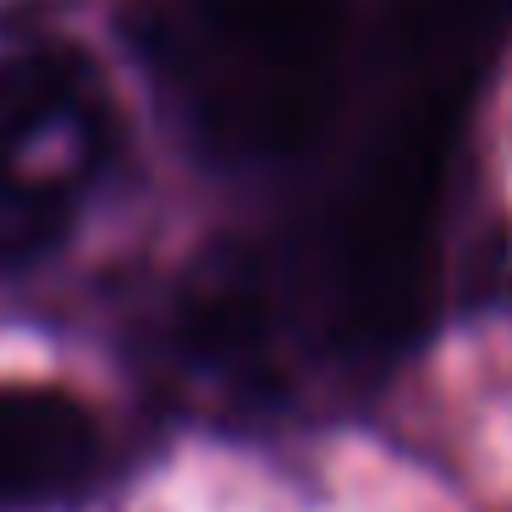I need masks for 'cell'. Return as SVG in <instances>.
Wrapping results in <instances>:
<instances>
[{
	"instance_id": "cell-1",
	"label": "cell",
	"mask_w": 512,
	"mask_h": 512,
	"mask_svg": "<svg viewBox=\"0 0 512 512\" xmlns=\"http://www.w3.org/2000/svg\"><path fill=\"white\" fill-rule=\"evenodd\" d=\"M127 39L199 155L265 166L331 116L347 0H155Z\"/></svg>"
},
{
	"instance_id": "cell-2",
	"label": "cell",
	"mask_w": 512,
	"mask_h": 512,
	"mask_svg": "<svg viewBox=\"0 0 512 512\" xmlns=\"http://www.w3.org/2000/svg\"><path fill=\"white\" fill-rule=\"evenodd\" d=\"M111 166V100L83 50L34 39L0 50V281L67 248Z\"/></svg>"
},
{
	"instance_id": "cell-3",
	"label": "cell",
	"mask_w": 512,
	"mask_h": 512,
	"mask_svg": "<svg viewBox=\"0 0 512 512\" xmlns=\"http://www.w3.org/2000/svg\"><path fill=\"white\" fill-rule=\"evenodd\" d=\"M105 468L100 419L56 386H0V512L72 507Z\"/></svg>"
}]
</instances>
